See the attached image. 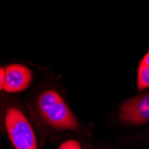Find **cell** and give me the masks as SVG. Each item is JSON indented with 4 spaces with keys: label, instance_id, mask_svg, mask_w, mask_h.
Segmentation results:
<instances>
[{
    "label": "cell",
    "instance_id": "obj_1",
    "mask_svg": "<svg viewBox=\"0 0 149 149\" xmlns=\"http://www.w3.org/2000/svg\"><path fill=\"white\" fill-rule=\"evenodd\" d=\"M38 111L51 127L77 131L79 123L60 95L54 89L44 91L37 101Z\"/></svg>",
    "mask_w": 149,
    "mask_h": 149
},
{
    "label": "cell",
    "instance_id": "obj_9",
    "mask_svg": "<svg viewBox=\"0 0 149 149\" xmlns=\"http://www.w3.org/2000/svg\"><path fill=\"white\" fill-rule=\"evenodd\" d=\"M148 139H149V137H148Z\"/></svg>",
    "mask_w": 149,
    "mask_h": 149
},
{
    "label": "cell",
    "instance_id": "obj_6",
    "mask_svg": "<svg viewBox=\"0 0 149 149\" xmlns=\"http://www.w3.org/2000/svg\"><path fill=\"white\" fill-rule=\"evenodd\" d=\"M58 149H81V146L76 140H68L63 143Z\"/></svg>",
    "mask_w": 149,
    "mask_h": 149
},
{
    "label": "cell",
    "instance_id": "obj_4",
    "mask_svg": "<svg viewBox=\"0 0 149 149\" xmlns=\"http://www.w3.org/2000/svg\"><path fill=\"white\" fill-rule=\"evenodd\" d=\"M6 70V82L4 89L10 93L25 90L32 80L31 71L22 64L8 65Z\"/></svg>",
    "mask_w": 149,
    "mask_h": 149
},
{
    "label": "cell",
    "instance_id": "obj_8",
    "mask_svg": "<svg viewBox=\"0 0 149 149\" xmlns=\"http://www.w3.org/2000/svg\"><path fill=\"white\" fill-rule=\"evenodd\" d=\"M140 63H142L143 64H145V65H146V66L149 67V51L146 54L145 56L143 57V59L141 60Z\"/></svg>",
    "mask_w": 149,
    "mask_h": 149
},
{
    "label": "cell",
    "instance_id": "obj_3",
    "mask_svg": "<svg viewBox=\"0 0 149 149\" xmlns=\"http://www.w3.org/2000/svg\"><path fill=\"white\" fill-rule=\"evenodd\" d=\"M120 120L131 125H140L148 123L149 92L134 97L121 104Z\"/></svg>",
    "mask_w": 149,
    "mask_h": 149
},
{
    "label": "cell",
    "instance_id": "obj_5",
    "mask_svg": "<svg viewBox=\"0 0 149 149\" xmlns=\"http://www.w3.org/2000/svg\"><path fill=\"white\" fill-rule=\"evenodd\" d=\"M147 88H149V67L140 63L138 71V88L142 90Z\"/></svg>",
    "mask_w": 149,
    "mask_h": 149
},
{
    "label": "cell",
    "instance_id": "obj_7",
    "mask_svg": "<svg viewBox=\"0 0 149 149\" xmlns=\"http://www.w3.org/2000/svg\"><path fill=\"white\" fill-rule=\"evenodd\" d=\"M6 82V70L3 67H0V90L4 89Z\"/></svg>",
    "mask_w": 149,
    "mask_h": 149
},
{
    "label": "cell",
    "instance_id": "obj_2",
    "mask_svg": "<svg viewBox=\"0 0 149 149\" xmlns=\"http://www.w3.org/2000/svg\"><path fill=\"white\" fill-rule=\"evenodd\" d=\"M5 123L10 140L15 149H38L33 129L20 109L9 107L6 112Z\"/></svg>",
    "mask_w": 149,
    "mask_h": 149
}]
</instances>
